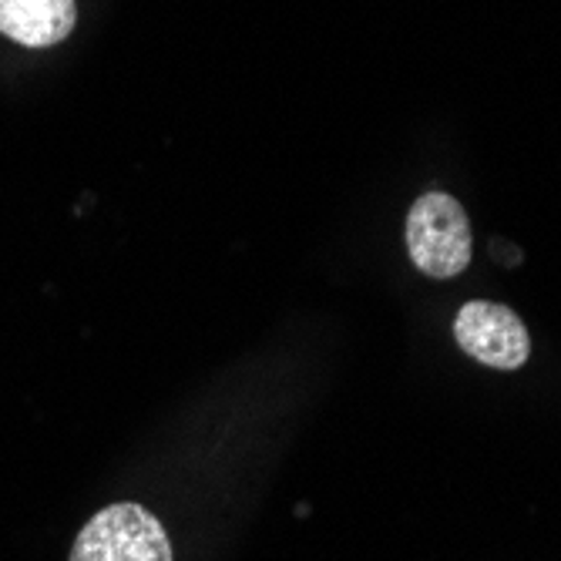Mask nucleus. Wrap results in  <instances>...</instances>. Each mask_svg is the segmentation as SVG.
<instances>
[{
	"label": "nucleus",
	"mask_w": 561,
	"mask_h": 561,
	"mask_svg": "<svg viewBox=\"0 0 561 561\" xmlns=\"http://www.w3.org/2000/svg\"><path fill=\"white\" fill-rule=\"evenodd\" d=\"M407 252L431 279H454L471 266L474 236L465 206L447 192H427L407 216Z\"/></svg>",
	"instance_id": "f257e3e1"
},
{
	"label": "nucleus",
	"mask_w": 561,
	"mask_h": 561,
	"mask_svg": "<svg viewBox=\"0 0 561 561\" xmlns=\"http://www.w3.org/2000/svg\"><path fill=\"white\" fill-rule=\"evenodd\" d=\"M71 561H172V545L148 507L118 501L78 531Z\"/></svg>",
	"instance_id": "f03ea898"
},
{
	"label": "nucleus",
	"mask_w": 561,
	"mask_h": 561,
	"mask_svg": "<svg viewBox=\"0 0 561 561\" xmlns=\"http://www.w3.org/2000/svg\"><path fill=\"white\" fill-rule=\"evenodd\" d=\"M454 336L468 356L494 370H518L528 364L531 353V336L522 317L488 299H471L457 310Z\"/></svg>",
	"instance_id": "7ed1b4c3"
},
{
	"label": "nucleus",
	"mask_w": 561,
	"mask_h": 561,
	"mask_svg": "<svg viewBox=\"0 0 561 561\" xmlns=\"http://www.w3.org/2000/svg\"><path fill=\"white\" fill-rule=\"evenodd\" d=\"M75 24V0H0V34L21 47H55Z\"/></svg>",
	"instance_id": "20e7f679"
}]
</instances>
